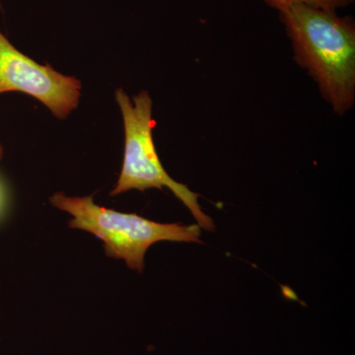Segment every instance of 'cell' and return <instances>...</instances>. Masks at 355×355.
Masks as SVG:
<instances>
[{"label":"cell","instance_id":"6da1fadb","mask_svg":"<svg viewBox=\"0 0 355 355\" xmlns=\"http://www.w3.org/2000/svg\"><path fill=\"white\" fill-rule=\"evenodd\" d=\"M294 58L318 84L334 112L343 116L355 103V23L336 11L304 4L279 10Z\"/></svg>","mask_w":355,"mask_h":355},{"label":"cell","instance_id":"7a4b0ae2","mask_svg":"<svg viewBox=\"0 0 355 355\" xmlns=\"http://www.w3.org/2000/svg\"><path fill=\"white\" fill-rule=\"evenodd\" d=\"M51 205L72 216L69 225L99 238L105 253L125 261L128 268L141 272L147 250L161 241L202 243L198 224L160 223L135 214H123L96 205L93 196L67 197L57 193L50 198Z\"/></svg>","mask_w":355,"mask_h":355},{"label":"cell","instance_id":"3957f363","mask_svg":"<svg viewBox=\"0 0 355 355\" xmlns=\"http://www.w3.org/2000/svg\"><path fill=\"white\" fill-rule=\"evenodd\" d=\"M116 100L125 125V154L118 183L110 195L114 197L132 190L168 188L190 210L200 229L214 231V220L203 212L198 193L172 179L161 163L153 140L156 123L150 95L141 91L130 100L123 89H118Z\"/></svg>","mask_w":355,"mask_h":355},{"label":"cell","instance_id":"277c9868","mask_svg":"<svg viewBox=\"0 0 355 355\" xmlns=\"http://www.w3.org/2000/svg\"><path fill=\"white\" fill-rule=\"evenodd\" d=\"M81 83L50 64L42 65L18 51L0 32V94L25 93L36 98L58 119H65L78 106Z\"/></svg>","mask_w":355,"mask_h":355},{"label":"cell","instance_id":"5b68a950","mask_svg":"<svg viewBox=\"0 0 355 355\" xmlns=\"http://www.w3.org/2000/svg\"><path fill=\"white\" fill-rule=\"evenodd\" d=\"M354 1V0H263V2L275 10L291 4H304L326 10L336 11L338 9L350 6Z\"/></svg>","mask_w":355,"mask_h":355},{"label":"cell","instance_id":"8992f818","mask_svg":"<svg viewBox=\"0 0 355 355\" xmlns=\"http://www.w3.org/2000/svg\"><path fill=\"white\" fill-rule=\"evenodd\" d=\"M4 202V191L3 189H2L1 184H0V210H1L2 207H3Z\"/></svg>","mask_w":355,"mask_h":355},{"label":"cell","instance_id":"52a82bcc","mask_svg":"<svg viewBox=\"0 0 355 355\" xmlns=\"http://www.w3.org/2000/svg\"><path fill=\"white\" fill-rule=\"evenodd\" d=\"M2 156H3V149H2L1 144H0V161H1Z\"/></svg>","mask_w":355,"mask_h":355},{"label":"cell","instance_id":"ba28073f","mask_svg":"<svg viewBox=\"0 0 355 355\" xmlns=\"http://www.w3.org/2000/svg\"><path fill=\"white\" fill-rule=\"evenodd\" d=\"M2 9V6H1V3H0V10H1Z\"/></svg>","mask_w":355,"mask_h":355}]
</instances>
